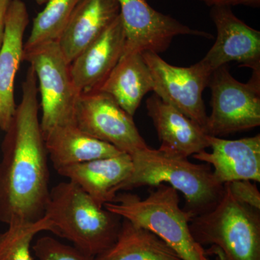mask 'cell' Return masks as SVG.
Wrapping results in <instances>:
<instances>
[{
    "instance_id": "cell-27",
    "label": "cell",
    "mask_w": 260,
    "mask_h": 260,
    "mask_svg": "<svg viewBox=\"0 0 260 260\" xmlns=\"http://www.w3.org/2000/svg\"><path fill=\"white\" fill-rule=\"evenodd\" d=\"M49 0H36L37 3L39 5H44L47 4Z\"/></svg>"
},
{
    "instance_id": "cell-14",
    "label": "cell",
    "mask_w": 260,
    "mask_h": 260,
    "mask_svg": "<svg viewBox=\"0 0 260 260\" xmlns=\"http://www.w3.org/2000/svg\"><path fill=\"white\" fill-rule=\"evenodd\" d=\"M211 153L203 150L192 158L213 167L218 182L234 181H260V135L239 140H225L208 136Z\"/></svg>"
},
{
    "instance_id": "cell-5",
    "label": "cell",
    "mask_w": 260,
    "mask_h": 260,
    "mask_svg": "<svg viewBox=\"0 0 260 260\" xmlns=\"http://www.w3.org/2000/svg\"><path fill=\"white\" fill-rule=\"evenodd\" d=\"M224 188L213 210L191 218L193 237L218 260H260V210L239 203Z\"/></svg>"
},
{
    "instance_id": "cell-18",
    "label": "cell",
    "mask_w": 260,
    "mask_h": 260,
    "mask_svg": "<svg viewBox=\"0 0 260 260\" xmlns=\"http://www.w3.org/2000/svg\"><path fill=\"white\" fill-rule=\"evenodd\" d=\"M43 136L56 169L123 153L112 145L84 133L75 123L56 126Z\"/></svg>"
},
{
    "instance_id": "cell-22",
    "label": "cell",
    "mask_w": 260,
    "mask_h": 260,
    "mask_svg": "<svg viewBox=\"0 0 260 260\" xmlns=\"http://www.w3.org/2000/svg\"><path fill=\"white\" fill-rule=\"evenodd\" d=\"M43 231H50L44 217L37 223L8 226L7 232L0 234V260H34L30 244L38 233Z\"/></svg>"
},
{
    "instance_id": "cell-20",
    "label": "cell",
    "mask_w": 260,
    "mask_h": 260,
    "mask_svg": "<svg viewBox=\"0 0 260 260\" xmlns=\"http://www.w3.org/2000/svg\"><path fill=\"white\" fill-rule=\"evenodd\" d=\"M94 260H183L158 236L122 218L116 242Z\"/></svg>"
},
{
    "instance_id": "cell-7",
    "label": "cell",
    "mask_w": 260,
    "mask_h": 260,
    "mask_svg": "<svg viewBox=\"0 0 260 260\" xmlns=\"http://www.w3.org/2000/svg\"><path fill=\"white\" fill-rule=\"evenodd\" d=\"M260 72H253L247 83L238 81L227 65L210 76L212 113L205 133L220 137L253 129L260 125Z\"/></svg>"
},
{
    "instance_id": "cell-3",
    "label": "cell",
    "mask_w": 260,
    "mask_h": 260,
    "mask_svg": "<svg viewBox=\"0 0 260 260\" xmlns=\"http://www.w3.org/2000/svg\"><path fill=\"white\" fill-rule=\"evenodd\" d=\"M44 218L50 231L95 258L116 242L122 218L98 204L78 184L69 181L50 189Z\"/></svg>"
},
{
    "instance_id": "cell-25",
    "label": "cell",
    "mask_w": 260,
    "mask_h": 260,
    "mask_svg": "<svg viewBox=\"0 0 260 260\" xmlns=\"http://www.w3.org/2000/svg\"><path fill=\"white\" fill-rule=\"evenodd\" d=\"M208 6L212 7H232L237 5L258 8L260 5V0H199Z\"/></svg>"
},
{
    "instance_id": "cell-21",
    "label": "cell",
    "mask_w": 260,
    "mask_h": 260,
    "mask_svg": "<svg viewBox=\"0 0 260 260\" xmlns=\"http://www.w3.org/2000/svg\"><path fill=\"white\" fill-rule=\"evenodd\" d=\"M82 0H49L34 18L31 31L24 44V51L42 44L56 42Z\"/></svg>"
},
{
    "instance_id": "cell-10",
    "label": "cell",
    "mask_w": 260,
    "mask_h": 260,
    "mask_svg": "<svg viewBox=\"0 0 260 260\" xmlns=\"http://www.w3.org/2000/svg\"><path fill=\"white\" fill-rule=\"evenodd\" d=\"M125 31L122 56L144 52L160 54L179 36H197L211 39L208 32L194 30L179 20L153 9L146 0H117Z\"/></svg>"
},
{
    "instance_id": "cell-4",
    "label": "cell",
    "mask_w": 260,
    "mask_h": 260,
    "mask_svg": "<svg viewBox=\"0 0 260 260\" xmlns=\"http://www.w3.org/2000/svg\"><path fill=\"white\" fill-rule=\"evenodd\" d=\"M178 191L166 184L151 186L141 199L131 193L116 194L105 209L158 236L183 260H210L205 248L197 242L189 223L192 215L179 205Z\"/></svg>"
},
{
    "instance_id": "cell-12",
    "label": "cell",
    "mask_w": 260,
    "mask_h": 260,
    "mask_svg": "<svg viewBox=\"0 0 260 260\" xmlns=\"http://www.w3.org/2000/svg\"><path fill=\"white\" fill-rule=\"evenodd\" d=\"M126 36L120 15L102 35L70 64V75L77 91H97L120 60Z\"/></svg>"
},
{
    "instance_id": "cell-26",
    "label": "cell",
    "mask_w": 260,
    "mask_h": 260,
    "mask_svg": "<svg viewBox=\"0 0 260 260\" xmlns=\"http://www.w3.org/2000/svg\"><path fill=\"white\" fill-rule=\"evenodd\" d=\"M10 0H0V47L4 34L5 19Z\"/></svg>"
},
{
    "instance_id": "cell-23",
    "label": "cell",
    "mask_w": 260,
    "mask_h": 260,
    "mask_svg": "<svg viewBox=\"0 0 260 260\" xmlns=\"http://www.w3.org/2000/svg\"><path fill=\"white\" fill-rule=\"evenodd\" d=\"M34 260H94L75 246L66 245L50 237L39 238L32 246Z\"/></svg>"
},
{
    "instance_id": "cell-16",
    "label": "cell",
    "mask_w": 260,
    "mask_h": 260,
    "mask_svg": "<svg viewBox=\"0 0 260 260\" xmlns=\"http://www.w3.org/2000/svg\"><path fill=\"white\" fill-rule=\"evenodd\" d=\"M133 164L129 154L95 159L56 169L104 206L115 198L121 184L129 178Z\"/></svg>"
},
{
    "instance_id": "cell-11",
    "label": "cell",
    "mask_w": 260,
    "mask_h": 260,
    "mask_svg": "<svg viewBox=\"0 0 260 260\" xmlns=\"http://www.w3.org/2000/svg\"><path fill=\"white\" fill-rule=\"evenodd\" d=\"M217 30L213 47L199 62L213 73L236 61L260 72V32L236 16L230 7H213L210 12Z\"/></svg>"
},
{
    "instance_id": "cell-1",
    "label": "cell",
    "mask_w": 260,
    "mask_h": 260,
    "mask_svg": "<svg viewBox=\"0 0 260 260\" xmlns=\"http://www.w3.org/2000/svg\"><path fill=\"white\" fill-rule=\"evenodd\" d=\"M22 89L21 102L6 131L0 160V221L8 226L42 220L50 193L39 88L31 65Z\"/></svg>"
},
{
    "instance_id": "cell-15",
    "label": "cell",
    "mask_w": 260,
    "mask_h": 260,
    "mask_svg": "<svg viewBox=\"0 0 260 260\" xmlns=\"http://www.w3.org/2000/svg\"><path fill=\"white\" fill-rule=\"evenodd\" d=\"M160 150L188 158L209 148L208 135L189 118L154 93L146 101Z\"/></svg>"
},
{
    "instance_id": "cell-8",
    "label": "cell",
    "mask_w": 260,
    "mask_h": 260,
    "mask_svg": "<svg viewBox=\"0 0 260 260\" xmlns=\"http://www.w3.org/2000/svg\"><path fill=\"white\" fill-rule=\"evenodd\" d=\"M75 123L82 131L131 155L147 148L133 116L123 110L112 96L97 90L81 93L77 100Z\"/></svg>"
},
{
    "instance_id": "cell-2",
    "label": "cell",
    "mask_w": 260,
    "mask_h": 260,
    "mask_svg": "<svg viewBox=\"0 0 260 260\" xmlns=\"http://www.w3.org/2000/svg\"><path fill=\"white\" fill-rule=\"evenodd\" d=\"M129 155L133 171L119 191L168 184L184 194V210L193 218L213 210L223 196L224 184L215 179L209 164H194L186 157L149 146Z\"/></svg>"
},
{
    "instance_id": "cell-19",
    "label": "cell",
    "mask_w": 260,
    "mask_h": 260,
    "mask_svg": "<svg viewBox=\"0 0 260 260\" xmlns=\"http://www.w3.org/2000/svg\"><path fill=\"white\" fill-rule=\"evenodd\" d=\"M151 72L140 53L122 56L99 90L109 94L129 115H135L147 93L153 91Z\"/></svg>"
},
{
    "instance_id": "cell-13",
    "label": "cell",
    "mask_w": 260,
    "mask_h": 260,
    "mask_svg": "<svg viewBox=\"0 0 260 260\" xmlns=\"http://www.w3.org/2000/svg\"><path fill=\"white\" fill-rule=\"evenodd\" d=\"M29 23L26 5L21 0H10L5 19L0 47V127L9 128L15 112V75L23 61V37Z\"/></svg>"
},
{
    "instance_id": "cell-17",
    "label": "cell",
    "mask_w": 260,
    "mask_h": 260,
    "mask_svg": "<svg viewBox=\"0 0 260 260\" xmlns=\"http://www.w3.org/2000/svg\"><path fill=\"white\" fill-rule=\"evenodd\" d=\"M119 13L117 0H82L56 41L67 61L71 64Z\"/></svg>"
},
{
    "instance_id": "cell-9",
    "label": "cell",
    "mask_w": 260,
    "mask_h": 260,
    "mask_svg": "<svg viewBox=\"0 0 260 260\" xmlns=\"http://www.w3.org/2000/svg\"><path fill=\"white\" fill-rule=\"evenodd\" d=\"M142 54L151 72L154 93L205 132L208 116L203 93L209 85L211 73L200 62L189 68H181L169 64L155 53Z\"/></svg>"
},
{
    "instance_id": "cell-6",
    "label": "cell",
    "mask_w": 260,
    "mask_h": 260,
    "mask_svg": "<svg viewBox=\"0 0 260 260\" xmlns=\"http://www.w3.org/2000/svg\"><path fill=\"white\" fill-rule=\"evenodd\" d=\"M24 60L34 68L39 83L43 135L56 126L75 123V107L80 94L70 75V64L58 42L46 43L24 51Z\"/></svg>"
},
{
    "instance_id": "cell-24",
    "label": "cell",
    "mask_w": 260,
    "mask_h": 260,
    "mask_svg": "<svg viewBox=\"0 0 260 260\" xmlns=\"http://www.w3.org/2000/svg\"><path fill=\"white\" fill-rule=\"evenodd\" d=\"M225 184H226L233 198L237 202L260 210L259 191L251 181H234Z\"/></svg>"
}]
</instances>
